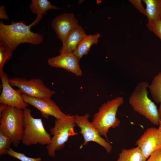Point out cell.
I'll return each mask as SVG.
<instances>
[{
  "mask_svg": "<svg viewBox=\"0 0 161 161\" xmlns=\"http://www.w3.org/2000/svg\"><path fill=\"white\" fill-rule=\"evenodd\" d=\"M136 144L147 159L155 151L161 148V131L159 128H148L137 141Z\"/></svg>",
  "mask_w": 161,
  "mask_h": 161,
  "instance_id": "8fae6325",
  "label": "cell"
},
{
  "mask_svg": "<svg viewBox=\"0 0 161 161\" xmlns=\"http://www.w3.org/2000/svg\"><path fill=\"white\" fill-rule=\"evenodd\" d=\"M30 9L32 13L37 15L34 21L31 24L32 26L37 24L42 18L43 15L46 14L50 9L57 10L59 8L52 4L47 0H32Z\"/></svg>",
  "mask_w": 161,
  "mask_h": 161,
  "instance_id": "9a60e30c",
  "label": "cell"
},
{
  "mask_svg": "<svg viewBox=\"0 0 161 161\" xmlns=\"http://www.w3.org/2000/svg\"><path fill=\"white\" fill-rule=\"evenodd\" d=\"M9 156L17 158L21 161H41V159L38 157L36 158H31L26 156L24 153L16 152L12 148H9L7 151Z\"/></svg>",
  "mask_w": 161,
  "mask_h": 161,
  "instance_id": "7402d4cb",
  "label": "cell"
},
{
  "mask_svg": "<svg viewBox=\"0 0 161 161\" xmlns=\"http://www.w3.org/2000/svg\"><path fill=\"white\" fill-rule=\"evenodd\" d=\"M160 106L159 108V109H158V111L160 115L161 116V103L160 104Z\"/></svg>",
  "mask_w": 161,
  "mask_h": 161,
  "instance_id": "83f0119b",
  "label": "cell"
},
{
  "mask_svg": "<svg viewBox=\"0 0 161 161\" xmlns=\"http://www.w3.org/2000/svg\"><path fill=\"white\" fill-rule=\"evenodd\" d=\"M12 141L11 138L2 131L0 130V155L7 154Z\"/></svg>",
  "mask_w": 161,
  "mask_h": 161,
  "instance_id": "44dd1931",
  "label": "cell"
},
{
  "mask_svg": "<svg viewBox=\"0 0 161 161\" xmlns=\"http://www.w3.org/2000/svg\"><path fill=\"white\" fill-rule=\"evenodd\" d=\"M146 6L145 15L148 22L161 20V0H143Z\"/></svg>",
  "mask_w": 161,
  "mask_h": 161,
  "instance_id": "e0dca14e",
  "label": "cell"
},
{
  "mask_svg": "<svg viewBox=\"0 0 161 161\" xmlns=\"http://www.w3.org/2000/svg\"><path fill=\"white\" fill-rule=\"evenodd\" d=\"M9 82L12 86L18 87L20 92L28 96L44 99H51L55 92L50 89L39 78L30 80L25 78H9Z\"/></svg>",
  "mask_w": 161,
  "mask_h": 161,
  "instance_id": "52a82bcc",
  "label": "cell"
},
{
  "mask_svg": "<svg viewBox=\"0 0 161 161\" xmlns=\"http://www.w3.org/2000/svg\"><path fill=\"white\" fill-rule=\"evenodd\" d=\"M79 25L78 20L72 13H62L53 18L51 22L52 28L62 43L70 32Z\"/></svg>",
  "mask_w": 161,
  "mask_h": 161,
  "instance_id": "7c38bea8",
  "label": "cell"
},
{
  "mask_svg": "<svg viewBox=\"0 0 161 161\" xmlns=\"http://www.w3.org/2000/svg\"><path fill=\"white\" fill-rule=\"evenodd\" d=\"M54 126L50 130V134L53 135L51 142L47 145L48 155L55 157V152L64 148L65 144L71 136H75L78 133L75 131L76 125L75 116L69 114L63 118L56 120Z\"/></svg>",
  "mask_w": 161,
  "mask_h": 161,
  "instance_id": "5b68a950",
  "label": "cell"
},
{
  "mask_svg": "<svg viewBox=\"0 0 161 161\" xmlns=\"http://www.w3.org/2000/svg\"><path fill=\"white\" fill-rule=\"evenodd\" d=\"M2 90L0 96V103L23 110L27 108L28 104L25 102L19 90L13 89L10 84L8 75L4 72L0 75Z\"/></svg>",
  "mask_w": 161,
  "mask_h": 161,
  "instance_id": "9c48e42d",
  "label": "cell"
},
{
  "mask_svg": "<svg viewBox=\"0 0 161 161\" xmlns=\"http://www.w3.org/2000/svg\"><path fill=\"white\" fill-rule=\"evenodd\" d=\"M86 35L84 30L81 26L79 25L67 35L59 51L60 54L73 53Z\"/></svg>",
  "mask_w": 161,
  "mask_h": 161,
  "instance_id": "5bb4252c",
  "label": "cell"
},
{
  "mask_svg": "<svg viewBox=\"0 0 161 161\" xmlns=\"http://www.w3.org/2000/svg\"><path fill=\"white\" fill-rule=\"evenodd\" d=\"M146 160L137 146L130 149H123L116 161H146Z\"/></svg>",
  "mask_w": 161,
  "mask_h": 161,
  "instance_id": "ac0fdd59",
  "label": "cell"
},
{
  "mask_svg": "<svg viewBox=\"0 0 161 161\" xmlns=\"http://www.w3.org/2000/svg\"><path fill=\"white\" fill-rule=\"evenodd\" d=\"M148 88L152 98L156 102L161 103V72L154 77Z\"/></svg>",
  "mask_w": 161,
  "mask_h": 161,
  "instance_id": "d6986e66",
  "label": "cell"
},
{
  "mask_svg": "<svg viewBox=\"0 0 161 161\" xmlns=\"http://www.w3.org/2000/svg\"><path fill=\"white\" fill-rule=\"evenodd\" d=\"M146 26L149 30L161 40V20L154 22H148Z\"/></svg>",
  "mask_w": 161,
  "mask_h": 161,
  "instance_id": "603a6c76",
  "label": "cell"
},
{
  "mask_svg": "<svg viewBox=\"0 0 161 161\" xmlns=\"http://www.w3.org/2000/svg\"><path fill=\"white\" fill-rule=\"evenodd\" d=\"M31 24L27 25L22 21H13L10 24L0 22V41L7 44L13 52L22 43H28L35 45L43 41L42 35L30 30Z\"/></svg>",
  "mask_w": 161,
  "mask_h": 161,
  "instance_id": "6da1fadb",
  "label": "cell"
},
{
  "mask_svg": "<svg viewBox=\"0 0 161 161\" xmlns=\"http://www.w3.org/2000/svg\"><path fill=\"white\" fill-rule=\"evenodd\" d=\"M9 106L6 104L0 103V115Z\"/></svg>",
  "mask_w": 161,
  "mask_h": 161,
  "instance_id": "4316f807",
  "label": "cell"
},
{
  "mask_svg": "<svg viewBox=\"0 0 161 161\" xmlns=\"http://www.w3.org/2000/svg\"><path fill=\"white\" fill-rule=\"evenodd\" d=\"M79 60L73 53H63L49 58L48 63L51 66L64 69L76 76H80L82 72L79 65Z\"/></svg>",
  "mask_w": 161,
  "mask_h": 161,
  "instance_id": "4fadbf2b",
  "label": "cell"
},
{
  "mask_svg": "<svg viewBox=\"0 0 161 161\" xmlns=\"http://www.w3.org/2000/svg\"><path fill=\"white\" fill-rule=\"evenodd\" d=\"M24 101L38 109L42 117L48 119L49 116L60 120L65 117L66 114L63 113L55 102L51 99H44L34 97L22 93Z\"/></svg>",
  "mask_w": 161,
  "mask_h": 161,
  "instance_id": "30bf717a",
  "label": "cell"
},
{
  "mask_svg": "<svg viewBox=\"0 0 161 161\" xmlns=\"http://www.w3.org/2000/svg\"><path fill=\"white\" fill-rule=\"evenodd\" d=\"M159 125V126L158 128L161 131V120L160 122Z\"/></svg>",
  "mask_w": 161,
  "mask_h": 161,
  "instance_id": "f1b7e54d",
  "label": "cell"
},
{
  "mask_svg": "<svg viewBox=\"0 0 161 161\" xmlns=\"http://www.w3.org/2000/svg\"><path fill=\"white\" fill-rule=\"evenodd\" d=\"M13 51L5 44L0 42V75L4 72L3 68L5 62L11 59Z\"/></svg>",
  "mask_w": 161,
  "mask_h": 161,
  "instance_id": "ffe728a7",
  "label": "cell"
},
{
  "mask_svg": "<svg viewBox=\"0 0 161 161\" xmlns=\"http://www.w3.org/2000/svg\"><path fill=\"white\" fill-rule=\"evenodd\" d=\"M89 115L87 113L83 116L75 115L76 125L80 129V133L84 140L80 147L86 145L90 142H93L103 147L107 153H110L112 150V146L110 143L101 137L92 122L89 121Z\"/></svg>",
  "mask_w": 161,
  "mask_h": 161,
  "instance_id": "ba28073f",
  "label": "cell"
},
{
  "mask_svg": "<svg viewBox=\"0 0 161 161\" xmlns=\"http://www.w3.org/2000/svg\"><path fill=\"white\" fill-rule=\"evenodd\" d=\"M146 161H161V148L154 152Z\"/></svg>",
  "mask_w": 161,
  "mask_h": 161,
  "instance_id": "d4e9b609",
  "label": "cell"
},
{
  "mask_svg": "<svg viewBox=\"0 0 161 161\" xmlns=\"http://www.w3.org/2000/svg\"><path fill=\"white\" fill-rule=\"evenodd\" d=\"M100 36V34L98 33L95 35H87L79 44L73 54L80 60L83 56L88 54L93 44H97Z\"/></svg>",
  "mask_w": 161,
  "mask_h": 161,
  "instance_id": "2e32d148",
  "label": "cell"
},
{
  "mask_svg": "<svg viewBox=\"0 0 161 161\" xmlns=\"http://www.w3.org/2000/svg\"><path fill=\"white\" fill-rule=\"evenodd\" d=\"M0 19L6 20H8L9 19V17L5 10V6L4 5L0 6Z\"/></svg>",
  "mask_w": 161,
  "mask_h": 161,
  "instance_id": "484cf974",
  "label": "cell"
},
{
  "mask_svg": "<svg viewBox=\"0 0 161 161\" xmlns=\"http://www.w3.org/2000/svg\"><path fill=\"white\" fill-rule=\"evenodd\" d=\"M24 130L21 142L26 146L39 144L47 145L51 142L50 134L46 130L41 118H35L31 115V110H23Z\"/></svg>",
  "mask_w": 161,
  "mask_h": 161,
  "instance_id": "8992f818",
  "label": "cell"
},
{
  "mask_svg": "<svg viewBox=\"0 0 161 161\" xmlns=\"http://www.w3.org/2000/svg\"><path fill=\"white\" fill-rule=\"evenodd\" d=\"M124 99L119 96L104 103L95 113L91 122L101 136L110 142L107 134L110 128L115 129L119 126L120 121L116 116L118 108L124 103Z\"/></svg>",
  "mask_w": 161,
  "mask_h": 161,
  "instance_id": "7a4b0ae2",
  "label": "cell"
},
{
  "mask_svg": "<svg viewBox=\"0 0 161 161\" xmlns=\"http://www.w3.org/2000/svg\"><path fill=\"white\" fill-rule=\"evenodd\" d=\"M0 117V130L11 138L14 147H18L22 141L24 133L23 110L8 106Z\"/></svg>",
  "mask_w": 161,
  "mask_h": 161,
  "instance_id": "277c9868",
  "label": "cell"
},
{
  "mask_svg": "<svg viewBox=\"0 0 161 161\" xmlns=\"http://www.w3.org/2000/svg\"><path fill=\"white\" fill-rule=\"evenodd\" d=\"M149 85L146 81L138 83L131 93L129 103L135 112L153 124L159 125L161 116L156 105L148 97L147 88Z\"/></svg>",
  "mask_w": 161,
  "mask_h": 161,
  "instance_id": "3957f363",
  "label": "cell"
},
{
  "mask_svg": "<svg viewBox=\"0 0 161 161\" xmlns=\"http://www.w3.org/2000/svg\"><path fill=\"white\" fill-rule=\"evenodd\" d=\"M131 4L141 13L145 15V9L143 6L142 0H129Z\"/></svg>",
  "mask_w": 161,
  "mask_h": 161,
  "instance_id": "cb8c5ba5",
  "label": "cell"
}]
</instances>
